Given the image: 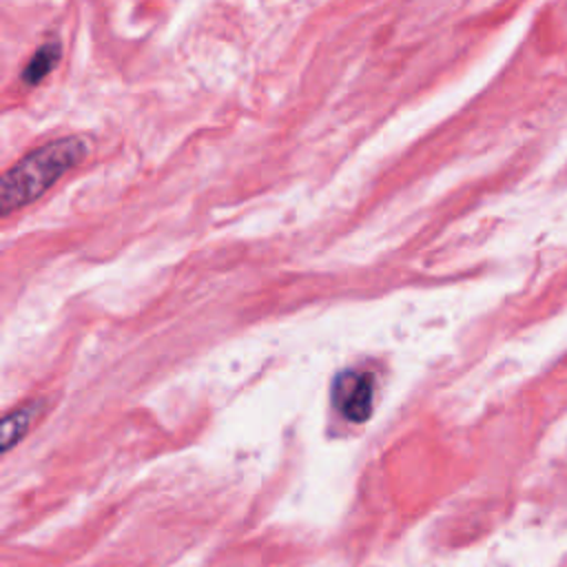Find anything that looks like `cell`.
Here are the masks:
<instances>
[{
	"mask_svg": "<svg viewBox=\"0 0 567 567\" xmlns=\"http://www.w3.org/2000/svg\"><path fill=\"white\" fill-rule=\"evenodd\" d=\"M89 153V142L82 135H69L38 146L4 171L0 179V210H13L44 195L64 173L75 168Z\"/></svg>",
	"mask_w": 567,
	"mask_h": 567,
	"instance_id": "cell-1",
	"label": "cell"
},
{
	"mask_svg": "<svg viewBox=\"0 0 567 567\" xmlns=\"http://www.w3.org/2000/svg\"><path fill=\"white\" fill-rule=\"evenodd\" d=\"M332 403L352 423H363L374 408V377L370 372L343 370L332 383Z\"/></svg>",
	"mask_w": 567,
	"mask_h": 567,
	"instance_id": "cell-2",
	"label": "cell"
},
{
	"mask_svg": "<svg viewBox=\"0 0 567 567\" xmlns=\"http://www.w3.org/2000/svg\"><path fill=\"white\" fill-rule=\"evenodd\" d=\"M42 410V403L35 401V403H24L16 410H11L4 421H2V432H0V439H2V452H9L31 427V423L35 421V416L40 414Z\"/></svg>",
	"mask_w": 567,
	"mask_h": 567,
	"instance_id": "cell-3",
	"label": "cell"
},
{
	"mask_svg": "<svg viewBox=\"0 0 567 567\" xmlns=\"http://www.w3.org/2000/svg\"><path fill=\"white\" fill-rule=\"evenodd\" d=\"M60 55H62V47L58 40H49L44 42L42 47H38L33 51V55L29 58V62L24 64V71H22V82L27 86H35L40 84L60 62Z\"/></svg>",
	"mask_w": 567,
	"mask_h": 567,
	"instance_id": "cell-4",
	"label": "cell"
}]
</instances>
